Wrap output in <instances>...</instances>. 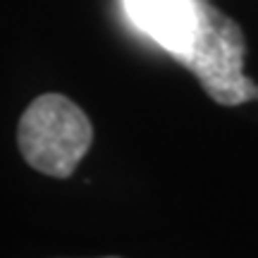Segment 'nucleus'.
Listing matches in <instances>:
<instances>
[{"label": "nucleus", "instance_id": "nucleus-2", "mask_svg": "<svg viewBox=\"0 0 258 258\" xmlns=\"http://www.w3.org/2000/svg\"><path fill=\"white\" fill-rule=\"evenodd\" d=\"M17 144L34 170L67 179L91 148L93 127L86 112L67 96L43 93L19 117Z\"/></svg>", "mask_w": 258, "mask_h": 258}, {"label": "nucleus", "instance_id": "nucleus-1", "mask_svg": "<svg viewBox=\"0 0 258 258\" xmlns=\"http://www.w3.org/2000/svg\"><path fill=\"white\" fill-rule=\"evenodd\" d=\"M246 41L239 24L203 0H196V19L189 43L177 60L201 82L203 91L220 105L258 101V84L244 74Z\"/></svg>", "mask_w": 258, "mask_h": 258}]
</instances>
